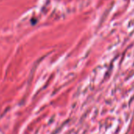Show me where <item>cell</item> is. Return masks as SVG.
I'll return each mask as SVG.
<instances>
[]
</instances>
